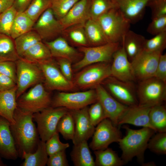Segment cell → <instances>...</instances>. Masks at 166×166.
Listing matches in <instances>:
<instances>
[{
    "mask_svg": "<svg viewBox=\"0 0 166 166\" xmlns=\"http://www.w3.org/2000/svg\"><path fill=\"white\" fill-rule=\"evenodd\" d=\"M33 114L17 107L14 115V123L10 124L18 156L21 158L23 152H35L40 140L37 128L33 122Z\"/></svg>",
    "mask_w": 166,
    "mask_h": 166,
    "instance_id": "cell-1",
    "label": "cell"
},
{
    "mask_svg": "<svg viewBox=\"0 0 166 166\" xmlns=\"http://www.w3.org/2000/svg\"><path fill=\"white\" fill-rule=\"evenodd\" d=\"M123 128L126 131V136L117 142L122 152L121 158L126 164L136 157L142 164L148 142L155 131L148 127L135 130L125 125Z\"/></svg>",
    "mask_w": 166,
    "mask_h": 166,
    "instance_id": "cell-2",
    "label": "cell"
},
{
    "mask_svg": "<svg viewBox=\"0 0 166 166\" xmlns=\"http://www.w3.org/2000/svg\"><path fill=\"white\" fill-rule=\"evenodd\" d=\"M96 20L108 43H121L131 24L117 7L110 10Z\"/></svg>",
    "mask_w": 166,
    "mask_h": 166,
    "instance_id": "cell-3",
    "label": "cell"
},
{
    "mask_svg": "<svg viewBox=\"0 0 166 166\" xmlns=\"http://www.w3.org/2000/svg\"><path fill=\"white\" fill-rule=\"evenodd\" d=\"M136 89L138 105L151 108L166 100V83L153 77L139 81Z\"/></svg>",
    "mask_w": 166,
    "mask_h": 166,
    "instance_id": "cell-4",
    "label": "cell"
},
{
    "mask_svg": "<svg viewBox=\"0 0 166 166\" xmlns=\"http://www.w3.org/2000/svg\"><path fill=\"white\" fill-rule=\"evenodd\" d=\"M110 67V63L100 62L85 67L73 81L75 86L83 89H95L111 76Z\"/></svg>",
    "mask_w": 166,
    "mask_h": 166,
    "instance_id": "cell-5",
    "label": "cell"
},
{
    "mask_svg": "<svg viewBox=\"0 0 166 166\" xmlns=\"http://www.w3.org/2000/svg\"><path fill=\"white\" fill-rule=\"evenodd\" d=\"M15 62L16 66V98L29 88L43 83L44 80L42 71L36 63L20 57Z\"/></svg>",
    "mask_w": 166,
    "mask_h": 166,
    "instance_id": "cell-6",
    "label": "cell"
},
{
    "mask_svg": "<svg viewBox=\"0 0 166 166\" xmlns=\"http://www.w3.org/2000/svg\"><path fill=\"white\" fill-rule=\"evenodd\" d=\"M120 44L119 43H107L99 46L78 47V49L82 53L83 56L73 65V69L77 71L97 63H110L113 54Z\"/></svg>",
    "mask_w": 166,
    "mask_h": 166,
    "instance_id": "cell-7",
    "label": "cell"
},
{
    "mask_svg": "<svg viewBox=\"0 0 166 166\" xmlns=\"http://www.w3.org/2000/svg\"><path fill=\"white\" fill-rule=\"evenodd\" d=\"M52 99L42 83H40L33 86L17 99V106L34 113L51 106Z\"/></svg>",
    "mask_w": 166,
    "mask_h": 166,
    "instance_id": "cell-8",
    "label": "cell"
},
{
    "mask_svg": "<svg viewBox=\"0 0 166 166\" xmlns=\"http://www.w3.org/2000/svg\"><path fill=\"white\" fill-rule=\"evenodd\" d=\"M68 110L63 107L50 106L40 112L33 114V120L37 123L41 140L46 142L57 132V127L59 120Z\"/></svg>",
    "mask_w": 166,
    "mask_h": 166,
    "instance_id": "cell-9",
    "label": "cell"
},
{
    "mask_svg": "<svg viewBox=\"0 0 166 166\" xmlns=\"http://www.w3.org/2000/svg\"><path fill=\"white\" fill-rule=\"evenodd\" d=\"M97 101L94 89L73 93L61 91L52 99L51 106L63 107L69 110L79 109L91 105Z\"/></svg>",
    "mask_w": 166,
    "mask_h": 166,
    "instance_id": "cell-10",
    "label": "cell"
},
{
    "mask_svg": "<svg viewBox=\"0 0 166 166\" xmlns=\"http://www.w3.org/2000/svg\"><path fill=\"white\" fill-rule=\"evenodd\" d=\"M37 64L42 71L44 86L47 89L66 92L74 88L73 81L68 80L63 75L53 58Z\"/></svg>",
    "mask_w": 166,
    "mask_h": 166,
    "instance_id": "cell-11",
    "label": "cell"
},
{
    "mask_svg": "<svg viewBox=\"0 0 166 166\" xmlns=\"http://www.w3.org/2000/svg\"><path fill=\"white\" fill-rule=\"evenodd\" d=\"M101 84L121 103L128 106L138 105L136 89L133 82L122 81L110 76Z\"/></svg>",
    "mask_w": 166,
    "mask_h": 166,
    "instance_id": "cell-12",
    "label": "cell"
},
{
    "mask_svg": "<svg viewBox=\"0 0 166 166\" xmlns=\"http://www.w3.org/2000/svg\"><path fill=\"white\" fill-rule=\"evenodd\" d=\"M92 137L89 146L94 151L106 148L110 144L117 143L122 138V135L118 126L114 124L109 119L106 118L95 127Z\"/></svg>",
    "mask_w": 166,
    "mask_h": 166,
    "instance_id": "cell-13",
    "label": "cell"
},
{
    "mask_svg": "<svg viewBox=\"0 0 166 166\" xmlns=\"http://www.w3.org/2000/svg\"><path fill=\"white\" fill-rule=\"evenodd\" d=\"M162 53L143 50L131 62L136 81H139L154 76Z\"/></svg>",
    "mask_w": 166,
    "mask_h": 166,
    "instance_id": "cell-14",
    "label": "cell"
},
{
    "mask_svg": "<svg viewBox=\"0 0 166 166\" xmlns=\"http://www.w3.org/2000/svg\"><path fill=\"white\" fill-rule=\"evenodd\" d=\"M33 30L44 41H50L61 36L63 30L51 8L46 10L35 22Z\"/></svg>",
    "mask_w": 166,
    "mask_h": 166,
    "instance_id": "cell-15",
    "label": "cell"
},
{
    "mask_svg": "<svg viewBox=\"0 0 166 166\" xmlns=\"http://www.w3.org/2000/svg\"><path fill=\"white\" fill-rule=\"evenodd\" d=\"M94 89L97 101L101 105L107 118L114 124L118 126V121L128 106L116 100L101 84L97 85Z\"/></svg>",
    "mask_w": 166,
    "mask_h": 166,
    "instance_id": "cell-16",
    "label": "cell"
},
{
    "mask_svg": "<svg viewBox=\"0 0 166 166\" xmlns=\"http://www.w3.org/2000/svg\"><path fill=\"white\" fill-rule=\"evenodd\" d=\"M112 61L111 76L124 81L134 82L136 81L131 63L129 60L121 43L113 54Z\"/></svg>",
    "mask_w": 166,
    "mask_h": 166,
    "instance_id": "cell-17",
    "label": "cell"
},
{
    "mask_svg": "<svg viewBox=\"0 0 166 166\" xmlns=\"http://www.w3.org/2000/svg\"><path fill=\"white\" fill-rule=\"evenodd\" d=\"M88 107L75 110H69L75 122V133L72 140L73 144L87 140L92 137L95 126L92 124L88 114Z\"/></svg>",
    "mask_w": 166,
    "mask_h": 166,
    "instance_id": "cell-18",
    "label": "cell"
},
{
    "mask_svg": "<svg viewBox=\"0 0 166 166\" xmlns=\"http://www.w3.org/2000/svg\"><path fill=\"white\" fill-rule=\"evenodd\" d=\"M44 42L49 48L53 58H65L72 62H77L83 55L78 49L71 45L61 36L53 40L45 41Z\"/></svg>",
    "mask_w": 166,
    "mask_h": 166,
    "instance_id": "cell-19",
    "label": "cell"
},
{
    "mask_svg": "<svg viewBox=\"0 0 166 166\" xmlns=\"http://www.w3.org/2000/svg\"><path fill=\"white\" fill-rule=\"evenodd\" d=\"M90 0H80L59 20L63 29L70 26L84 24L90 18Z\"/></svg>",
    "mask_w": 166,
    "mask_h": 166,
    "instance_id": "cell-20",
    "label": "cell"
},
{
    "mask_svg": "<svg viewBox=\"0 0 166 166\" xmlns=\"http://www.w3.org/2000/svg\"><path fill=\"white\" fill-rule=\"evenodd\" d=\"M10 125L7 120L0 116V156L15 160L19 156Z\"/></svg>",
    "mask_w": 166,
    "mask_h": 166,
    "instance_id": "cell-21",
    "label": "cell"
},
{
    "mask_svg": "<svg viewBox=\"0 0 166 166\" xmlns=\"http://www.w3.org/2000/svg\"><path fill=\"white\" fill-rule=\"evenodd\" d=\"M150 109L138 105L128 106L120 118L118 126L127 124L153 129L149 119Z\"/></svg>",
    "mask_w": 166,
    "mask_h": 166,
    "instance_id": "cell-22",
    "label": "cell"
},
{
    "mask_svg": "<svg viewBox=\"0 0 166 166\" xmlns=\"http://www.w3.org/2000/svg\"><path fill=\"white\" fill-rule=\"evenodd\" d=\"M150 0H114L117 7L131 24L143 18L145 8Z\"/></svg>",
    "mask_w": 166,
    "mask_h": 166,
    "instance_id": "cell-23",
    "label": "cell"
},
{
    "mask_svg": "<svg viewBox=\"0 0 166 166\" xmlns=\"http://www.w3.org/2000/svg\"><path fill=\"white\" fill-rule=\"evenodd\" d=\"M16 86L6 91H0V116L7 120L10 124L14 123V115L17 107Z\"/></svg>",
    "mask_w": 166,
    "mask_h": 166,
    "instance_id": "cell-24",
    "label": "cell"
},
{
    "mask_svg": "<svg viewBox=\"0 0 166 166\" xmlns=\"http://www.w3.org/2000/svg\"><path fill=\"white\" fill-rule=\"evenodd\" d=\"M145 39L143 35L130 30L125 34L121 43L130 62L143 50Z\"/></svg>",
    "mask_w": 166,
    "mask_h": 166,
    "instance_id": "cell-25",
    "label": "cell"
},
{
    "mask_svg": "<svg viewBox=\"0 0 166 166\" xmlns=\"http://www.w3.org/2000/svg\"><path fill=\"white\" fill-rule=\"evenodd\" d=\"M70 156L75 166H95L87 141L73 144Z\"/></svg>",
    "mask_w": 166,
    "mask_h": 166,
    "instance_id": "cell-26",
    "label": "cell"
},
{
    "mask_svg": "<svg viewBox=\"0 0 166 166\" xmlns=\"http://www.w3.org/2000/svg\"><path fill=\"white\" fill-rule=\"evenodd\" d=\"M84 24L75 25L66 28L63 30L61 36L73 46H89Z\"/></svg>",
    "mask_w": 166,
    "mask_h": 166,
    "instance_id": "cell-27",
    "label": "cell"
},
{
    "mask_svg": "<svg viewBox=\"0 0 166 166\" xmlns=\"http://www.w3.org/2000/svg\"><path fill=\"white\" fill-rule=\"evenodd\" d=\"M45 142L40 140L35 151L33 153L23 152L21 158L24 160L21 166H45L48 159Z\"/></svg>",
    "mask_w": 166,
    "mask_h": 166,
    "instance_id": "cell-28",
    "label": "cell"
},
{
    "mask_svg": "<svg viewBox=\"0 0 166 166\" xmlns=\"http://www.w3.org/2000/svg\"><path fill=\"white\" fill-rule=\"evenodd\" d=\"M84 28L89 46H99L108 43L96 20L89 19L84 24Z\"/></svg>",
    "mask_w": 166,
    "mask_h": 166,
    "instance_id": "cell-29",
    "label": "cell"
},
{
    "mask_svg": "<svg viewBox=\"0 0 166 166\" xmlns=\"http://www.w3.org/2000/svg\"><path fill=\"white\" fill-rule=\"evenodd\" d=\"M95 166H121L125 164L112 148L108 147L94 151Z\"/></svg>",
    "mask_w": 166,
    "mask_h": 166,
    "instance_id": "cell-30",
    "label": "cell"
},
{
    "mask_svg": "<svg viewBox=\"0 0 166 166\" xmlns=\"http://www.w3.org/2000/svg\"><path fill=\"white\" fill-rule=\"evenodd\" d=\"M21 57L29 62L38 64L53 57L48 47L41 41L30 48Z\"/></svg>",
    "mask_w": 166,
    "mask_h": 166,
    "instance_id": "cell-31",
    "label": "cell"
},
{
    "mask_svg": "<svg viewBox=\"0 0 166 166\" xmlns=\"http://www.w3.org/2000/svg\"><path fill=\"white\" fill-rule=\"evenodd\" d=\"M35 23L24 12H17L11 28L10 36L14 39L32 30Z\"/></svg>",
    "mask_w": 166,
    "mask_h": 166,
    "instance_id": "cell-32",
    "label": "cell"
},
{
    "mask_svg": "<svg viewBox=\"0 0 166 166\" xmlns=\"http://www.w3.org/2000/svg\"><path fill=\"white\" fill-rule=\"evenodd\" d=\"M20 57L17 53L14 39L9 35L0 33V62L16 61Z\"/></svg>",
    "mask_w": 166,
    "mask_h": 166,
    "instance_id": "cell-33",
    "label": "cell"
},
{
    "mask_svg": "<svg viewBox=\"0 0 166 166\" xmlns=\"http://www.w3.org/2000/svg\"><path fill=\"white\" fill-rule=\"evenodd\" d=\"M149 116L152 129L156 132H166V109L163 104L150 108Z\"/></svg>",
    "mask_w": 166,
    "mask_h": 166,
    "instance_id": "cell-34",
    "label": "cell"
},
{
    "mask_svg": "<svg viewBox=\"0 0 166 166\" xmlns=\"http://www.w3.org/2000/svg\"><path fill=\"white\" fill-rule=\"evenodd\" d=\"M14 40L17 53L20 57L31 47L42 41L38 34L33 30L21 35Z\"/></svg>",
    "mask_w": 166,
    "mask_h": 166,
    "instance_id": "cell-35",
    "label": "cell"
},
{
    "mask_svg": "<svg viewBox=\"0 0 166 166\" xmlns=\"http://www.w3.org/2000/svg\"><path fill=\"white\" fill-rule=\"evenodd\" d=\"M75 129L74 121L69 110L59 120L57 127V132L65 140H72L74 136Z\"/></svg>",
    "mask_w": 166,
    "mask_h": 166,
    "instance_id": "cell-36",
    "label": "cell"
},
{
    "mask_svg": "<svg viewBox=\"0 0 166 166\" xmlns=\"http://www.w3.org/2000/svg\"><path fill=\"white\" fill-rule=\"evenodd\" d=\"M116 7L114 0H90V18L96 20L110 10Z\"/></svg>",
    "mask_w": 166,
    "mask_h": 166,
    "instance_id": "cell-37",
    "label": "cell"
},
{
    "mask_svg": "<svg viewBox=\"0 0 166 166\" xmlns=\"http://www.w3.org/2000/svg\"><path fill=\"white\" fill-rule=\"evenodd\" d=\"M51 6V0H33L24 12L35 22Z\"/></svg>",
    "mask_w": 166,
    "mask_h": 166,
    "instance_id": "cell-38",
    "label": "cell"
},
{
    "mask_svg": "<svg viewBox=\"0 0 166 166\" xmlns=\"http://www.w3.org/2000/svg\"><path fill=\"white\" fill-rule=\"evenodd\" d=\"M147 148L155 153L159 155L166 154V132H157L150 138Z\"/></svg>",
    "mask_w": 166,
    "mask_h": 166,
    "instance_id": "cell-39",
    "label": "cell"
},
{
    "mask_svg": "<svg viewBox=\"0 0 166 166\" xmlns=\"http://www.w3.org/2000/svg\"><path fill=\"white\" fill-rule=\"evenodd\" d=\"M166 48V30L149 39L145 40L143 50L148 52L162 53Z\"/></svg>",
    "mask_w": 166,
    "mask_h": 166,
    "instance_id": "cell-40",
    "label": "cell"
},
{
    "mask_svg": "<svg viewBox=\"0 0 166 166\" xmlns=\"http://www.w3.org/2000/svg\"><path fill=\"white\" fill-rule=\"evenodd\" d=\"M80 0H51V8L58 20L63 17Z\"/></svg>",
    "mask_w": 166,
    "mask_h": 166,
    "instance_id": "cell-41",
    "label": "cell"
},
{
    "mask_svg": "<svg viewBox=\"0 0 166 166\" xmlns=\"http://www.w3.org/2000/svg\"><path fill=\"white\" fill-rule=\"evenodd\" d=\"M17 12L12 6L0 14V33L10 36V33Z\"/></svg>",
    "mask_w": 166,
    "mask_h": 166,
    "instance_id": "cell-42",
    "label": "cell"
},
{
    "mask_svg": "<svg viewBox=\"0 0 166 166\" xmlns=\"http://www.w3.org/2000/svg\"><path fill=\"white\" fill-rule=\"evenodd\" d=\"M69 147L68 143H63L60 140L59 133L56 132L45 142V148L48 156L61 151L66 150Z\"/></svg>",
    "mask_w": 166,
    "mask_h": 166,
    "instance_id": "cell-43",
    "label": "cell"
},
{
    "mask_svg": "<svg viewBox=\"0 0 166 166\" xmlns=\"http://www.w3.org/2000/svg\"><path fill=\"white\" fill-rule=\"evenodd\" d=\"M88 108L89 119L95 127L104 119L107 118L105 111L100 103L97 101L91 104Z\"/></svg>",
    "mask_w": 166,
    "mask_h": 166,
    "instance_id": "cell-44",
    "label": "cell"
},
{
    "mask_svg": "<svg viewBox=\"0 0 166 166\" xmlns=\"http://www.w3.org/2000/svg\"><path fill=\"white\" fill-rule=\"evenodd\" d=\"M147 6L152 11V18L166 16V0H150Z\"/></svg>",
    "mask_w": 166,
    "mask_h": 166,
    "instance_id": "cell-45",
    "label": "cell"
},
{
    "mask_svg": "<svg viewBox=\"0 0 166 166\" xmlns=\"http://www.w3.org/2000/svg\"><path fill=\"white\" fill-rule=\"evenodd\" d=\"M166 30V16L152 19L147 29L149 34L155 35Z\"/></svg>",
    "mask_w": 166,
    "mask_h": 166,
    "instance_id": "cell-46",
    "label": "cell"
},
{
    "mask_svg": "<svg viewBox=\"0 0 166 166\" xmlns=\"http://www.w3.org/2000/svg\"><path fill=\"white\" fill-rule=\"evenodd\" d=\"M46 163L48 166H68L66 150H64L49 156Z\"/></svg>",
    "mask_w": 166,
    "mask_h": 166,
    "instance_id": "cell-47",
    "label": "cell"
},
{
    "mask_svg": "<svg viewBox=\"0 0 166 166\" xmlns=\"http://www.w3.org/2000/svg\"><path fill=\"white\" fill-rule=\"evenodd\" d=\"M0 73L10 77L16 83L17 76L15 62L11 61L0 62Z\"/></svg>",
    "mask_w": 166,
    "mask_h": 166,
    "instance_id": "cell-48",
    "label": "cell"
},
{
    "mask_svg": "<svg viewBox=\"0 0 166 166\" xmlns=\"http://www.w3.org/2000/svg\"><path fill=\"white\" fill-rule=\"evenodd\" d=\"M56 61L59 68L63 75L68 80L73 81L72 62L64 58H57Z\"/></svg>",
    "mask_w": 166,
    "mask_h": 166,
    "instance_id": "cell-49",
    "label": "cell"
},
{
    "mask_svg": "<svg viewBox=\"0 0 166 166\" xmlns=\"http://www.w3.org/2000/svg\"><path fill=\"white\" fill-rule=\"evenodd\" d=\"M154 77L166 83V54L161 55Z\"/></svg>",
    "mask_w": 166,
    "mask_h": 166,
    "instance_id": "cell-50",
    "label": "cell"
},
{
    "mask_svg": "<svg viewBox=\"0 0 166 166\" xmlns=\"http://www.w3.org/2000/svg\"><path fill=\"white\" fill-rule=\"evenodd\" d=\"M16 86V83L12 79L0 73V91L9 90Z\"/></svg>",
    "mask_w": 166,
    "mask_h": 166,
    "instance_id": "cell-51",
    "label": "cell"
},
{
    "mask_svg": "<svg viewBox=\"0 0 166 166\" xmlns=\"http://www.w3.org/2000/svg\"><path fill=\"white\" fill-rule=\"evenodd\" d=\"M33 0H14L13 6L18 12H24Z\"/></svg>",
    "mask_w": 166,
    "mask_h": 166,
    "instance_id": "cell-52",
    "label": "cell"
},
{
    "mask_svg": "<svg viewBox=\"0 0 166 166\" xmlns=\"http://www.w3.org/2000/svg\"><path fill=\"white\" fill-rule=\"evenodd\" d=\"M14 0H0V14L13 6Z\"/></svg>",
    "mask_w": 166,
    "mask_h": 166,
    "instance_id": "cell-53",
    "label": "cell"
},
{
    "mask_svg": "<svg viewBox=\"0 0 166 166\" xmlns=\"http://www.w3.org/2000/svg\"><path fill=\"white\" fill-rule=\"evenodd\" d=\"M142 165L144 166H155V164L153 162H148V163H143Z\"/></svg>",
    "mask_w": 166,
    "mask_h": 166,
    "instance_id": "cell-54",
    "label": "cell"
},
{
    "mask_svg": "<svg viewBox=\"0 0 166 166\" xmlns=\"http://www.w3.org/2000/svg\"><path fill=\"white\" fill-rule=\"evenodd\" d=\"M6 165L2 161L1 158H0V166H5Z\"/></svg>",
    "mask_w": 166,
    "mask_h": 166,
    "instance_id": "cell-55",
    "label": "cell"
}]
</instances>
